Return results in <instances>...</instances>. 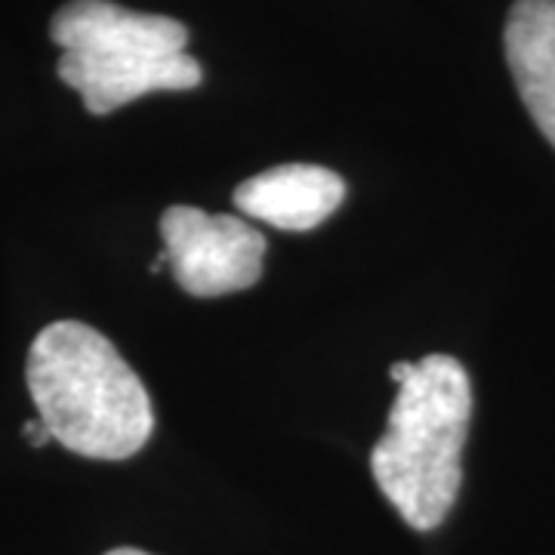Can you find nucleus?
Returning a JSON list of instances; mask_svg holds the SVG:
<instances>
[{
  "instance_id": "f257e3e1",
  "label": "nucleus",
  "mask_w": 555,
  "mask_h": 555,
  "mask_svg": "<svg viewBox=\"0 0 555 555\" xmlns=\"http://www.w3.org/2000/svg\"><path fill=\"white\" fill-rule=\"evenodd\" d=\"M25 379L40 423L75 454L127 460L152 438L155 414L142 379L90 324H47L28 349Z\"/></svg>"
},
{
  "instance_id": "f03ea898",
  "label": "nucleus",
  "mask_w": 555,
  "mask_h": 555,
  "mask_svg": "<svg viewBox=\"0 0 555 555\" xmlns=\"http://www.w3.org/2000/svg\"><path fill=\"white\" fill-rule=\"evenodd\" d=\"M469 416L466 367L438 352L414 361L411 377L398 386L386 436L371 454L379 491L414 531H433L454 509Z\"/></svg>"
},
{
  "instance_id": "7ed1b4c3",
  "label": "nucleus",
  "mask_w": 555,
  "mask_h": 555,
  "mask_svg": "<svg viewBox=\"0 0 555 555\" xmlns=\"http://www.w3.org/2000/svg\"><path fill=\"white\" fill-rule=\"evenodd\" d=\"M50 38L62 50L60 78L78 90L90 115L201 83V65L185 53L189 28L170 16L112 0H68L50 22Z\"/></svg>"
},
{
  "instance_id": "20e7f679",
  "label": "nucleus",
  "mask_w": 555,
  "mask_h": 555,
  "mask_svg": "<svg viewBox=\"0 0 555 555\" xmlns=\"http://www.w3.org/2000/svg\"><path fill=\"white\" fill-rule=\"evenodd\" d=\"M164 257L192 297H225L254 287L262 275L266 238L244 219L177 204L160 217Z\"/></svg>"
},
{
  "instance_id": "39448f33",
  "label": "nucleus",
  "mask_w": 555,
  "mask_h": 555,
  "mask_svg": "<svg viewBox=\"0 0 555 555\" xmlns=\"http://www.w3.org/2000/svg\"><path fill=\"white\" fill-rule=\"evenodd\" d=\"M346 198V182L318 164H284L262 170L235 189V207L244 217L269 222L281 232H309L321 225Z\"/></svg>"
},
{
  "instance_id": "423d86ee",
  "label": "nucleus",
  "mask_w": 555,
  "mask_h": 555,
  "mask_svg": "<svg viewBox=\"0 0 555 555\" xmlns=\"http://www.w3.org/2000/svg\"><path fill=\"white\" fill-rule=\"evenodd\" d=\"M503 43L518 96L555 145V0H516Z\"/></svg>"
},
{
  "instance_id": "0eeeda50",
  "label": "nucleus",
  "mask_w": 555,
  "mask_h": 555,
  "mask_svg": "<svg viewBox=\"0 0 555 555\" xmlns=\"http://www.w3.org/2000/svg\"><path fill=\"white\" fill-rule=\"evenodd\" d=\"M22 436L28 438L35 448H43L47 441H53V436H50V429L40 423V420H35V423H25V429H22Z\"/></svg>"
},
{
  "instance_id": "6e6552de",
  "label": "nucleus",
  "mask_w": 555,
  "mask_h": 555,
  "mask_svg": "<svg viewBox=\"0 0 555 555\" xmlns=\"http://www.w3.org/2000/svg\"><path fill=\"white\" fill-rule=\"evenodd\" d=\"M411 371H414V361H398V364H392L389 367V377H392V383H404V379L411 377Z\"/></svg>"
},
{
  "instance_id": "1a4fd4ad",
  "label": "nucleus",
  "mask_w": 555,
  "mask_h": 555,
  "mask_svg": "<svg viewBox=\"0 0 555 555\" xmlns=\"http://www.w3.org/2000/svg\"><path fill=\"white\" fill-rule=\"evenodd\" d=\"M105 555H152V553H142V550H133V546H120V550H112V553Z\"/></svg>"
}]
</instances>
